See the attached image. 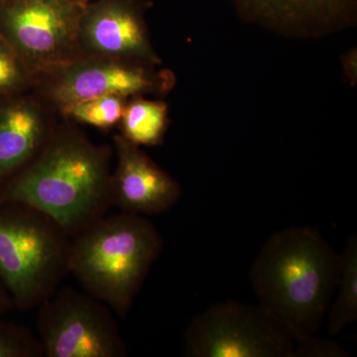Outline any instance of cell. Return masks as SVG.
Listing matches in <instances>:
<instances>
[{"label":"cell","instance_id":"cell-14","mask_svg":"<svg viewBox=\"0 0 357 357\" xmlns=\"http://www.w3.org/2000/svg\"><path fill=\"white\" fill-rule=\"evenodd\" d=\"M342 255V272L337 298L330 305L328 333L340 335L344 328L357 321V237L351 236L345 243Z\"/></svg>","mask_w":357,"mask_h":357},{"label":"cell","instance_id":"cell-7","mask_svg":"<svg viewBox=\"0 0 357 357\" xmlns=\"http://www.w3.org/2000/svg\"><path fill=\"white\" fill-rule=\"evenodd\" d=\"M40 342L47 357H123L126 347L112 310L67 287L40 305Z\"/></svg>","mask_w":357,"mask_h":357},{"label":"cell","instance_id":"cell-2","mask_svg":"<svg viewBox=\"0 0 357 357\" xmlns=\"http://www.w3.org/2000/svg\"><path fill=\"white\" fill-rule=\"evenodd\" d=\"M110 151L76 133L52 136L0 187V204L41 211L73 238L112 208Z\"/></svg>","mask_w":357,"mask_h":357},{"label":"cell","instance_id":"cell-5","mask_svg":"<svg viewBox=\"0 0 357 357\" xmlns=\"http://www.w3.org/2000/svg\"><path fill=\"white\" fill-rule=\"evenodd\" d=\"M290 333L261 307L229 300L208 307L190 321L185 356L294 357Z\"/></svg>","mask_w":357,"mask_h":357},{"label":"cell","instance_id":"cell-19","mask_svg":"<svg viewBox=\"0 0 357 357\" xmlns=\"http://www.w3.org/2000/svg\"><path fill=\"white\" fill-rule=\"evenodd\" d=\"M342 68H344V76L352 86L357 84V51L352 49L349 53L342 57Z\"/></svg>","mask_w":357,"mask_h":357},{"label":"cell","instance_id":"cell-4","mask_svg":"<svg viewBox=\"0 0 357 357\" xmlns=\"http://www.w3.org/2000/svg\"><path fill=\"white\" fill-rule=\"evenodd\" d=\"M72 238L41 211L0 204V280L14 307H39L69 273Z\"/></svg>","mask_w":357,"mask_h":357},{"label":"cell","instance_id":"cell-17","mask_svg":"<svg viewBox=\"0 0 357 357\" xmlns=\"http://www.w3.org/2000/svg\"><path fill=\"white\" fill-rule=\"evenodd\" d=\"M30 74L31 70L8 43L0 41V93L24 86L29 82Z\"/></svg>","mask_w":357,"mask_h":357},{"label":"cell","instance_id":"cell-6","mask_svg":"<svg viewBox=\"0 0 357 357\" xmlns=\"http://www.w3.org/2000/svg\"><path fill=\"white\" fill-rule=\"evenodd\" d=\"M89 1L0 0V31L32 74H42L83 56L77 34Z\"/></svg>","mask_w":357,"mask_h":357},{"label":"cell","instance_id":"cell-12","mask_svg":"<svg viewBox=\"0 0 357 357\" xmlns=\"http://www.w3.org/2000/svg\"><path fill=\"white\" fill-rule=\"evenodd\" d=\"M46 121L34 102H17L0 109V183L27 165L43 147Z\"/></svg>","mask_w":357,"mask_h":357},{"label":"cell","instance_id":"cell-10","mask_svg":"<svg viewBox=\"0 0 357 357\" xmlns=\"http://www.w3.org/2000/svg\"><path fill=\"white\" fill-rule=\"evenodd\" d=\"M243 20L288 38L321 39L357 23V0H232Z\"/></svg>","mask_w":357,"mask_h":357},{"label":"cell","instance_id":"cell-13","mask_svg":"<svg viewBox=\"0 0 357 357\" xmlns=\"http://www.w3.org/2000/svg\"><path fill=\"white\" fill-rule=\"evenodd\" d=\"M121 119V135L138 146L161 144L168 126V107L161 100L134 96Z\"/></svg>","mask_w":357,"mask_h":357},{"label":"cell","instance_id":"cell-15","mask_svg":"<svg viewBox=\"0 0 357 357\" xmlns=\"http://www.w3.org/2000/svg\"><path fill=\"white\" fill-rule=\"evenodd\" d=\"M126 107V98L110 95L75 103L63 112L81 123L107 129L121 122Z\"/></svg>","mask_w":357,"mask_h":357},{"label":"cell","instance_id":"cell-16","mask_svg":"<svg viewBox=\"0 0 357 357\" xmlns=\"http://www.w3.org/2000/svg\"><path fill=\"white\" fill-rule=\"evenodd\" d=\"M40 340L24 326L0 318V357H43Z\"/></svg>","mask_w":357,"mask_h":357},{"label":"cell","instance_id":"cell-11","mask_svg":"<svg viewBox=\"0 0 357 357\" xmlns=\"http://www.w3.org/2000/svg\"><path fill=\"white\" fill-rule=\"evenodd\" d=\"M114 148L117 166L110 182L112 206L146 217L170 211L178 203L181 185L140 146L115 135Z\"/></svg>","mask_w":357,"mask_h":357},{"label":"cell","instance_id":"cell-21","mask_svg":"<svg viewBox=\"0 0 357 357\" xmlns=\"http://www.w3.org/2000/svg\"><path fill=\"white\" fill-rule=\"evenodd\" d=\"M43 1H50V2H67V1H77V0H43Z\"/></svg>","mask_w":357,"mask_h":357},{"label":"cell","instance_id":"cell-20","mask_svg":"<svg viewBox=\"0 0 357 357\" xmlns=\"http://www.w3.org/2000/svg\"><path fill=\"white\" fill-rule=\"evenodd\" d=\"M13 307V301L11 299L10 295L7 292L3 283L0 280V318L3 317V314H6L7 312L10 311Z\"/></svg>","mask_w":357,"mask_h":357},{"label":"cell","instance_id":"cell-1","mask_svg":"<svg viewBox=\"0 0 357 357\" xmlns=\"http://www.w3.org/2000/svg\"><path fill=\"white\" fill-rule=\"evenodd\" d=\"M340 272L342 255L318 229L293 227L267 239L249 280L258 305L300 344L323 325Z\"/></svg>","mask_w":357,"mask_h":357},{"label":"cell","instance_id":"cell-9","mask_svg":"<svg viewBox=\"0 0 357 357\" xmlns=\"http://www.w3.org/2000/svg\"><path fill=\"white\" fill-rule=\"evenodd\" d=\"M83 56H100L161 64L137 0H89L79 25Z\"/></svg>","mask_w":357,"mask_h":357},{"label":"cell","instance_id":"cell-8","mask_svg":"<svg viewBox=\"0 0 357 357\" xmlns=\"http://www.w3.org/2000/svg\"><path fill=\"white\" fill-rule=\"evenodd\" d=\"M155 67L139 61L82 56L42 74L46 76L47 95L63 112L98 96L165 95L175 86V76Z\"/></svg>","mask_w":357,"mask_h":357},{"label":"cell","instance_id":"cell-18","mask_svg":"<svg viewBox=\"0 0 357 357\" xmlns=\"http://www.w3.org/2000/svg\"><path fill=\"white\" fill-rule=\"evenodd\" d=\"M294 357H347L349 352L344 351L337 342L312 337L305 342L296 344Z\"/></svg>","mask_w":357,"mask_h":357},{"label":"cell","instance_id":"cell-3","mask_svg":"<svg viewBox=\"0 0 357 357\" xmlns=\"http://www.w3.org/2000/svg\"><path fill=\"white\" fill-rule=\"evenodd\" d=\"M163 244L158 229L143 215H105L73 237L69 273L84 292L126 319Z\"/></svg>","mask_w":357,"mask_h":357}]
</instances>
